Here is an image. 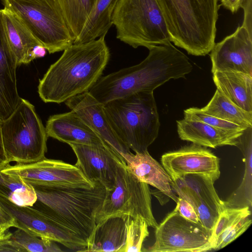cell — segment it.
Returning <instances> with one entry per match:
<instances>
[{
    "label": "cell",
    "instance_id": "6da1fadb",
    "mask_svg": "<svg viewBox=\"0 0 252 252\" xmlns=\"http://www.w3.org/2000/svg\"><path fill=\"white\" fill-rule=\"evenodd\" d=\"M149 50L140 63L101 77L89 93L104 104L137 92H153L170 79L185 78L192 70L187 56L171 42Z\"/></svg>",
    "mask_w": 252,
    "mask_h": 252
},
{
    "label": "cell",
    "instance_id": "7a4b0ae2",
    "mask_svg": "<svg viewBox=\"0 0 252 252\" xmlns=\"http://www.w3.org/2000/svg\"><path fill=\"white\" fill-rule=\"evenodd\" d=\"M105 36L66 49L39 80L38 93L46 103H61L89 92L104 70L110 58Z\"/></svg>",
    "mask_w": 252,
    "mask_h": 252
},
{
    "label": "cell",
    "instance_id": "3957f363",
    "mask_svg": "<svg viewBox=\"0 0 252 252\" xmlns=\"http://www.w3.org/2000/svg\"><path fill=\"white\" fill-rule=\"evenodd\" d=\"M171 42L189 54L204 56L215 44L219 0H156Z\"/></svg>",
    "mask_w": 252,
    "mask_h": 252
},
{
    "label": "cell",
    "instance_id": "277c9868",
    "mask_svg": "<svg viewBox=\"0 0 252 252\" xmlns=\"http://www.w3.org/2000/svg\"><path fill=\"white\" fill-rule=\"evenodd\" d=\"M91 188L33 186L37 200L32 206L88 244L96 225L106 189L99 182Z\"/></svg>",
    "mask_w": 252,
    "mask_h": 252
},
{
    "label": "cell",
    "instance_id": "5b68a950",
    "mask_svg": "<svg viewBox=\"0 0 252 252\" xmlns=\"http://www.w3.org/2000/svg\"><path fill=\"white\" fill-rule=\"evenodd\" d=\"M103 105L108 120L118 138L135 153L148 152L160 127L153 92H137Z\"/></svg>",
    "mask_w": 252,
    "mask_h": 252
},
{
    "label": "cell",
    "instance_id": "8992f818",
    "mask_svg": "<svg viewBox=\"0 0 252 252\" xmlns=\"http://www.w3.org/2000/svg\"><path fill=\"white\" fill-rule=\"evenodd\" d=\"M111 22L116 37L134 48L148 49L171 42L166 23L156 0H119Z\"/></svg>",
    "mask_w": 252,
    "mask_h": 252
},
{
    "label": "cell",
    "instance_id": "52a82bcc",
    "mask_svg": "<svg viewBox=\"0 0 252 252\" xmlns=\"http://www.w3.org/2000/svg\"><path fill=\"white\" fill-rule=\"evenodd\" d=\"M50 54L63 51L74 38L57 0H1Z\"/></svg>",
    "mask_w": 252,
    "mask_h": 252
},
{
    "label": "cell",
    "instance_id": "ba28073f",
    "mask_svg": "<svg viewBox=\"0 0 252 252\" xmlns=\"http://www.w3.org/2000/svg\"><path fill=\"white\" fill-rule=\"evenodd\" d=\"M3 146L9 162L29 163L45 158L47 135L34 106L21 98L11 115L1 123Z\"/></svg>",
    "mask_w": 252,
    "mask_h": 252
},
{
    "label": "cell",
    "instance_id": "9c48e42d",
    "mask_svg": "<svg viewBox=\"0 0 252 252\" xmlns=\"http://www.w3.org/2000/svg\"><path fill=\"white\" fill-rule=\"evenodd\" d=\"M149 185L139 180L121 162L118 168L115 185L106 190L105 198L96 218V224L115 216L142 217L149 226L158 224L154 216Z\"/></svg>",
    "mask_w": 252,
    "mask_h": 252
},
{
    "label": "cell",
    "instance_id": "30bf717a",
    "mask_svg": "<svg viewBox=\"0 0 252 252\" xmlns=\"http://www.w3.org/2000/svg\"><path fill=\"white\" fill-rule=\"evenodd\" d=\"M211 235L200 222L184 218L174 209L155 228L153 245L142 252H207Z\"/></svg>",
    "mask_w": 252,
    "mask_h": 252
},
{
    "label": "cell",
    "instance_id": "8fae6325",
    "mask_svg": "<svg viewBox=\"0 0 252 252\" xmlns=\"http://www.w3.org/2000/svg\"><path fill=\"white\" fill-rule=\"evenodd\" d=\"M1 171L22 178L32 186L51 188H91L95 184L75 165L45 158L29 163H16Z\"/></svg>",
    "mask_w": 252,
    "mask_h": 252
},
{
    "label": "cell",
    "instance_id": "7c38bea8",
    "mask_svg": "<svg viewBox=\"0 0 252 252\" xmlns=\"http://www.w3.org/2000/svg\"><path fill=\"white\" fill-rule=\"evenodd\" d=\"M0 206L14 219L17 228L76 252H85L86 249V242L33 206H19L1 196Z\"/></svg>",
    "mask_w": 252,
    "mask_h": 252
},
{
    "label": "cell",
    "instance_id": "4fadbf2b",
    "mask_svg": "<svg viewBox=\"0 0 252 252\" xmlns=\"http://www.w3.org/2000/svg\"><path fill=\"white\" fill-rule=\"evenodd\" d=\"M214 183L206 177L189 174L172 180L171 184L174 192L193 206L200 223L211 232L226 207L215 190Z\"/></svg>",
    "mask_w": 252,
    "mask_h": 252
},
{
    "label": "cell",
    "instance_id": "5bb4252c",
    "mask_svg": "<svg viewBox=\"0 0 252 252\" xmlns=\"http://www.w3.org/2000/svg\"><path fill=\"white\" fill-rule=\"evenodd\" d=\"M220 158L205 147L195 144L164 154L162 165L172 180L189 174H197L214 182L220 176Z\"/></svg>",
    "mask_w": 252,
    "mask_h": 252
},
{
    "label": "cell",
    "instance_id": "9a60e30c",
    "mask_svg": "<svg viewBox=\"0 0 252 252\" xmlns=\"http://www.w3.org/2000/svg\"><path fill=\"white\" fill-rule=\"evenodd\" d=\"M210 52L212 73L235 71L252 76V33L242 25L215 43Z\"/></svg>",
    "mask_w": 252,
    "mask_h": 252
},
{
    "label": "cell",
    "instance_id": "2e32d148",
    "mask_svg": "<svg viewBox=\"0 0 252 252\" xmlns=\"http://www.w3.org/2000/svg\"><path fill=\"white\" fill-rule=\"evenodd\" d=\"M68 145L73 151L77 167L91 181L99 182L106 190L111 189L115 183L119 164L125 160L104 145L75 143Z\"/></svg>",
    "mask_w": 252,
    "mask_h": 252
},
{
    "label": "cell",
    "instance_id": "e0dca14e",
    "mask_svg": "<svg viewBox=\"0 0 252 252\" xmlns=\"http://www.w3.org/2000/svg\"><path fill=\"white\" fill-rule=\"evenodd\" d=\"M64 102L99 136L107 147L120 157L123 158L122 155L130 153V149L118 138L111 127L103 104L89 92L73 96Z\"/></svg>",
    "mask_w": 252,
    "mask_h": 252
},
{
    "label": "cell",
    "instance_id": "ac0fdd59",
    "mask_svg": "<svg viewBox=\"0 0 252 252\" xmlns=\"http://www.w3.org/2000/svg\"><path fill=\"white\" fill-rule=\"evenodd\" d=\"M45 130L48 137L68 144L106 146L99 136L72 110L51 116L46 122Z\"/></svg>",
    "mask_w": 252,
    "mask_h": 252
},
{
    "label": "cell",
    "instance_id": "d6986e66",
    "mask_svg": "<svg viewBox=\"0 0 252 252\" xmlns=\"http://www.w3.org/2000/svg\"><path fill=\"white\" fill-rule=\"evenodd\" d=\"M16 60L8 44L0 15V120L9 117L20 100L17 87Z\"/></svg>",
    "mask_w": 252,
    "mask_h": 252
},
{
    "label": "cell",
    "instance_id": "ffe728a7",
    "mask_svg": "<svg viewBox=\"0 0 252 252\" xmlns=\"http://www.w3.org/2000/svg\"><path fill=\"white\" fill-rule=\"evenodd\" d=\"M126 167L139 180L151 185L175 202L178 197L171 187L172 180L158 162L148 152H131L122 155Z\"/></svg>",
    "mask_w": 252,
    "mask_h": 252
},
{
    "label": "cell",
    "instance_id": "44dd1931",
    "mask_svg": "<svg viewBox=\"0 0 252 252\" xmlns=\"http://www.w3.org/2000/svg\"><path fill=\"white\" fill-rule=\"evenodd\" d=\"M177 126L181 139L212 148L226 145L236 146L237 138L245 129L225 130L201 121L184 118L177 121Z\"/></svg>",
    "mask_w": 252,
    "mask_h": 252
},
{
    "label": "cell",
    "instance_id": "7402d4cb",
    "mask_svg": "<svg viewBox=\"0 0 252 252\" xmlns=\"http://www.w3.org/2000/svg\"><path fill=\"white\" fill-rule=\"evenodd\" d=\"M0 15L6 40L16 60L17 65L28 64L35 59L34 48L42 45L11 10L4 7L0 9Z\"/></svg>",
    "mask_w": 252,
    "mask_h": 252
},
{
    "label": "cell",
    "instance_id": "603a6c76",
    "mask_svg": "<svg viewBox=\"0 0 252 252\" xmlns=\"http://www.w3.org/2000/svg\"><path fill=\"white\" fill-rule=\"evenodd\" d=\"M126 218L112 217L97 223L85 252H125Z\"/></svg>",
    "mask_w": 252,
    "mask_h": 252
},
{
    "label": "cell",
    "instance_id": "cb8c5ba5",
    "mask_svg": "<svg viewBox=\"0 0 252 252\" xmlns=\"http://www.w3.org/2000/svg\"><path fill=\"white\" fill-rule=\"evenodd\" d=\"M214 82L220 92L236 105L252 112V76L235 71L213 73Z\"/></svg>",
    "mask_w": 252,
    "mask_h": 252
},
{
    "label": "cell",
    "instance_id": "d4e9b609",
    "mask_svg": "<svg viewBox=\"0 0 252 252\" xmlns=\"http://www.w3.org/2000/svg\"><path fill=\"white\" fill-rule=\"evenodd\" d=\"M237 147L243 155L245 173L240 186L224 201L226 207L242 208L252 204V127L246 128L237 138Z\"/></svg>",
    "mask_w": 252,
    "mask_h": 252
},
{
    "label": "cell",
    "instance_id": "484cf974",
    "mask_svg": "<svg viewBox=\"0 0 252 252\" xmlns=\"http://www.w3.org/2000/svg\"><path fill=\"white\" fill-rule=\"evenodd\" d=\"M119 0H95L80 34L73 44L86 43L105 36L112 25L111 17Z\"/></svg>",
    "mask_w": 252,
    "mask_h": 252
},
{
    "label": "cell",
    "instance_id": "4316f807",
    "mask_svg": "<svg viewBox=\"0 0 252 252\" xmlns=\"http://www.w3.org/2000/svg\"><path fill=\"white\" fill-rule=\"evenodd\" d=\"M7 230L0 238V248L3 252L63 251L53 241L32 235L20 228H17L13 233Z\"/></svg>",
    "mask_w": 252,
    "mask_h": 252
},
{
    "label": "cell",
    "instance_id": "83f0119b",
    "mask_svg": "<svg viewBox=\"0 0 252 252\" xmlns=\"http://www.w3.org/2000/svg\"><path fill=\"white\" fill-rule=\"evenodd\" d=\"M200 111L208 115L236 124L243 128L252 127V112L239 107L218 89L211 99Z\"/></svg>",
    "mask_w": 252,
    "mask_h": 252
},
{
    "label": "cell",
    "instance_id": "f1b7e54d",
    "mask_svg": "<svg viewBox=\"0 0 252 252\" xmlns=\"http://www.w3.org/2000/svg\"><path fill=\"white\" fill-rule=\"evenodd\" d=\"M0 196L21 206H32L37 200L33 186L22 178L0 170Z\"/></svg>",
    "mask_w": 252,
    "mask_h": 252
},
{
    "label": "cell",
    "instance_id": "f546056e",
    "mask_svg": "<svg viewBox=\"0 0 252 252\" xmlns=\"http://www.w3.org/2000/svg\"><path fill=\"white\" fill-rule=\"evenodd\" d=\"M74 38L80 34L95 0H57Z\"/></svg>",
    "mask_w": 252,
    "mask_h": 252
},
{
    "label": "cell",
    "instance_id": "4dcf8cb0",
    "mask_svg": "<svg viewBox=\"0 0 252 252\" xmlns=\"http://www.w3.org/2000/svg\"><path fill=\"white\" fill-rule=\"evenodd\" d=\"M249 207L242 208L225 207L220 214L212 231L209 240V251L213 250L224 234L242 218L251 216Z\"/></svg>",
    "mask_w": 252,
    "mask_h": 252
},
{
    "label": "cell",
    "instance_id": "1f68e13d",
    "mask_svg": "<svg viewBox=\"0 0 252 252\" xmlns=\"http://www.w3.org/2000/svg\"><path fill=\"white\" fill-rule=\"evenodd\" d=\"M148 227L145 220L140 216L126 217L125 252L142 251L144 241L149 235Z\"/></svg>",
    "mask_w": 252,
    "mask_h": 252
},
{
    "label": "cell",
    "instance_id": "d6a6232c",
    "mask_svg": "<svg viewBox=\"0 0 252 252\" xmlns=\"http://www.w3.org/2000/svg\"><path fill=\"white\" fill-rule=\"evenodd\" d=\"M184 114V119L201 121L223 129L239 130L246 129L234 123L205 114L197 107H190L185 110Z\"/></svg>",
    "mask_w": 252,
    "mask_h": 252
},
{
    "label": "cell",
    "instance_id": "836d02e7",
    "mask_svg": "<svg viewBox=\"0 0 252 252\" xmlns=\"http://www.w3.org/2000/svg\"><path fill=\"white\" fill-rule=\"evenodd\" d=\"M250 217H245L237 222L219 241L213 250L223 248L244 233L252 224Z\"/></svg>",
    "mask_w": 252,
    "mask_h": 252
},
{
    "label": "cell",
    "instance_id": "e575fe53",
    "mask_svg": "<svg viewBox=\"0 0 252 252\" xmlns=\"http://www.w3.org/2000/svg\"><path fill=\"white\" fill-rule=\"evenodd\" d=\"M174 209L184 218L195 223L200 222L193 206L187 200L178 197Z\"/></svg>",
    "mask_w": 252,
    "mask_h": 252
},
{
    "label": "cell",
    "instance_id": "d590c367",
    "mask_svg": "<svg viewBox=\"0 0 252 252\" xmlns=\"http://www.w3.org/2000/svg\"><path fill=\"white\" fill-rule=\"evenodd\" d=\"M241 8L244 11L242 25L252 33V0H244Z\"/></svg>",
    "mask_w": 252,
    "mask_h": 252
},
{
    "label": "cell",
    "instance_id": "8d00e7d4",
    "mask_svg": "<svg viewBox=\"0 0 252 252\" xmlns=\"http://www.w3.org/2000/svg\"><path fill=\"white\" fill-rule=\"evenodd\" d=\"M0 227L8 230L11 227H16V223L13 218L8 215L0 206Z\"/></svg>",
    "mask_w": 252,
    "mask_h": 252
},
{
    "label": "cell",
    "instance_id": "74e56055",
    "mask_svg": "<svg viewBox=\"0 0 252 252\" xmlns=\"http://www.w3.org/2000/svg\"><path fill=\"white\" fill-rule=\"evenodd\" d=\"M220 5L229 10L232 13H236L241 8L244 0H220Z\"/></svg>",
    "mask_w": 252,
    "mask_h": 252
},
{
    "label": "cell",
    "instance_id": "f35d334b",
    "mask_svg": "<svg viewBox=\"0 0 252 252\" xmlns=\"http://www.w3.org/2000/svg\"><path fill=\"white\" fill-rule=\"evenodd\" d=\"M1 123L2 121L0 120V170L10 165V162L7 158L3 144L1 133Z\"/></svg>",
    "mask_w": 252,
    "mask_h": 252
},
{
    "label": "cell",
    "instance_id": "ab89813d",
    "mask_svg": "<svg viewBox=\"0 0 252 252\" xmlns=\"http://www.w3.org/2000/svg\"><path fill=\"white\" fill-rule=\"evenodd\" d=\"M7 230L4 229H0V237L2 236L4 233L7 231Z\"/></svg>",
    "mask_w": 252,
    "mask_h": 252
},
{
    "label": "cell",
    "instance_id": "60d3db41",
    "mask_svg": "<svg viewBox=\"0 0 252 252\" xmlns=\"http://www.w3.org/2000/svg\"><path fill=\"white\" fill-rule=\"evenodd\" d=\"M0 229H2V228H0Z\"/></svg>",
    "mask_w": 252,
    "mask_h": 252
},
{
    "label": "cell",
    "instance_id": "b9f144b4",
    "mask_svg": "<svg viewBox=\"0 0 252 252\" xmlns=\"http://www.w3.org/2000/svg\"><path fill=\"white\" fill-rule=\"evenodd\" d=\"M0 228H1L0 227ZM2 229H3V228H2Z\"/></svg>",
    "mask_w": 252,
    "mask_h": 252
}]
</instances>
